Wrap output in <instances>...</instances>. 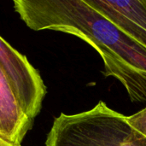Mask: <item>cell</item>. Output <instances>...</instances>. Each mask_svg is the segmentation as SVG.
<instances>
[{"instance_id": "6da1fadb", "label": "cell", "mask_w": 146, "mask_h": 146, "mask_svg": "<svg viewBox=\"0 0 146 146\" xmlns=\"http://www.w3.org/2000/svg\"><path fill=\"white\" fill-rule=\"evenodd\" d=\"M14 9L33 31L76 36L101 56L104 75L122 84L133 103H146V49L86 0H15Z\"/></svg>"}, {"instance_id": "7a4b0ae2", "label": "cell", "mask_w": 146, "mask_h": 146, "mask_svg": "<svg viewBox=\"0 0 146 146\" xmlns=\"http://www.w3.org/2000/svg\"><path fill=\"white\" fill-rule=\"evenodd\" d=\"M45 146H146V136L100 101L87 111L56 117Z\"/></svg>"}, {"instance_id": "3957f363", "label": "cell", "mask_w": 146, "mask_h": 146, "mask_svg": "<svg viewBox=\"0 0 146 146\" xmlns=\"http://www.w3.org/2000/svg\"><path fill=\"white\" fill-rule=\"evenodd\" d=\"M0 70L7 80L21 110L33 121L39 114L46 86L36 68L24 55L0 36Z\"/></svg>"}, {"instance_id": "277c9868", "label": "cell", "mask_w": 146, "mask_h": 146, "mask_svg": "<svg viewBox=\"0 0 146 146\" xmlns=\"http://www.w3.org/2000/svg\"><path fill=\"white\" fill-rule=\"evenodd\" d=\"M146 49V0H86Z\"/></svg>"}, {"instance_id": "5b68a950", "label": "cell", "mask_w": 146, "mask_h": 146, "mask_svg": "<svg viewBox=\"0 0 146 146\" xmlns=\"http://www.w3.org/2000/svg\"><path fill=\"white\" fill-rule=\"evenodd\" d=\"M33 121L21 110L3 73L0 70V139L21 145Z\"/></svg>"}, {"instance_id": "8992f818", "label": "cell", "mask_w": 146, "mask_h": 146, "mask_svg": "<svg viewBox=\"0 0 146 146\" xmlns=\"http://www.w3.org/2000/svg\"><path fill=\"white\" fill-rule=\"evenodd\" d=\"M127 118L133 128L146 136V107L133 115L127 116Z\"/></svg>"}, {"instance_id": "52a82bcc", "label": "cell", "mask_w": 146, "mask_h": 146, "mask_svg": "<svg viewBox=\"0 0 146 146\" xmlns=\"http://www.w3.org/2000/svg\"><path fill=\"white\" fill-rule=\"evenodd\" d=\"M0 146H21V145H15V144H11L9 142H7L2 139H0Z\"/></svg>"}]
</instances>
